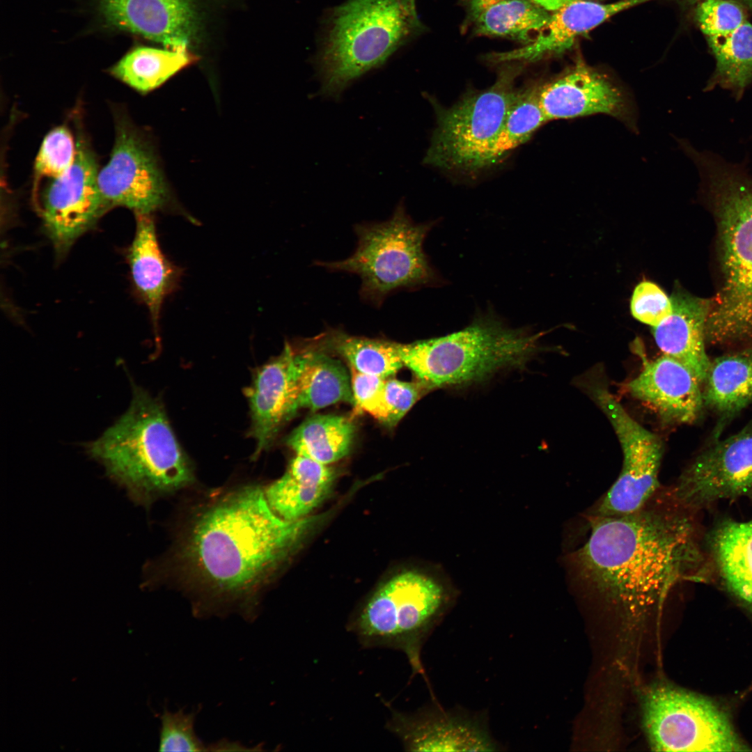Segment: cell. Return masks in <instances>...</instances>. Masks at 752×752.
Here are the masks:
<instances>
[{
  "label": "cell",
  "instance_id": "cell-31",
  "mask_svg": "<svg viewBox=\"0 0 752 752\" xmlns=\"http://www.w3.org/2000/svg\"><path fill=\"white\" fill-rule=\"evenodd\" d=\"M329 340L350 368L359 373L386 379L404 366L398 343L350 336L340 331L333 332Z\"/></svg>",
  "mask_w": 752,
  "mask_h": 752
},
{
  "label": "cell",
  "instance_id": "cell-40",
  "mask_svg": "<svg viewBox=\"0 0 752 752\" xmlns=\"http://www.w3.org/2000/svg\"><path fill=\"white\" fill-rule=\"evenodd\" d=\"M250 751V749H246L240 743L230 742V741H219L210 746H207V751Z\"/></svg>",
  "mask_w": 752,
  "mask_h": 752
},
{
  "label": "cell",
  "instance_id": "cell-41",
  "mask_svg": "<svg viewBox=\"0 0 752 752\" xmlns=\"http://www.w3.org/2000/svg\"><path fill=\"white\" fill-rule=\"evenodd\" d=\"M549 12H554L564 5L576 0H531ZM604 1V0H596Z\"/></svg>",
  "mask_w": 752,
  "mask_h": 752
},
{
  "label": "cell",
  "instance_id": "cell-26",
  "mask_svg": "<svg viewBox=\"0 0 752 752\" xmlns=\"http://www.w3.org/2000/svg\"><path fill=\"white\" fill-rule=\"evenodd\" d=\"M703 391L705 407L723 419L752 402V347L725 354L710 361Z\"/></svg>",
  "mask_w": 752,
  "mask_h": 752
},
{
  "label": "cell",
  "instance_id": "cell-4",
  "mask_svg": "<svg viewBox=\"0 0 752 752\" xmlns=\"http://www.w3.org/2000/svg\"><path fill=\"white\" fill-rule=\"evenodd\" d=\"M132 386L127 410L86 450L133 498L148 502L188 485L193 471L162 402Z\"/></svg>",
  "mask_w": 752,
  "mask_h": 752
},
{
  "label": "cell",
  "instance_id": "cell-25",
  "mask_svg": "<svg viewBox=\"0 0 752 752\" xmlns=\"http://www.w3.org/2000/svg\"><path fill=\"white\" fill-rule=\"evenodd\" d=\"M295 411L353 404L351 378L338 360L318 351L296 353Z\"/></svg>",
  "mask_w": 752,
  "mask_h": 752
},
{
  "label": "cell",
  "instance_id": "cell-29",
  "mask_svg": "<svg viewBox=\"0 0 752 752\" xmlns=\"http://www.w3.org/2000/svg\"><path fill=\"white\" fill-rule=\"evenodd\" d=\"M550 15L549 11L531 0H501L473 21L474 33L507 38L524 45L535 39Z\"/></svg>",
  "mask_w": 752,
  "mask_h": 752
},
{
  "label": "cell",
  "instance_id": "cell-23",
  "mask_svg": "<svg viewBox=\"0 0 752 752\" xmlns=\"http://www.w3.org/2000/svg\"><path fill=\"white\" fill-rule=\"evenodd\" d=\"M335 478L327 464L295 455L285 473L265 491L273 510L282 518L307 517L329 496Z\"/></svg>",
  "mask_w": 752,
  "mask_h": 752
},
{
  "label": "cell",
  "instance_id": "cell-22",
  "mask_svg": "<svg viewBox=\"0 0 752 752\" xmlns=\"http://www.w3.org/2000/svg\"><path fill=\"white\" fill-rule=\"evenodd\" d=\"M136 230L128 249V263L136 290L157 330L165 298L175 288L180 270L162 252L152 214H135Z\"/></svg>",
  "mask_w": 752,
  "mask_h": 752
},
{
  "label": "cell",
  "instance_id": "cell-3",
  "mask_svg": "<svg viewBox=\"0 0 752 752\" xmlns=\"http://www.w3.org/2000/svg\"><path fill=\"white\" fill-rule=\"evenodd\" d=\"M688 156L700 191L717 224L722 281L712 299L706 341L714 345L752 344V174L747 161L733 162L711 150L691 148Z\"/></svg>",
  "mask_w": 752,
  "mask_h": 752
},
{
  "label": "cell",
  "instance_id": "cell-24",
  "mask_svg": "<svg viewBox=\"0 0 752 752\" xmlns=\"http://www.w3.org/2000/svg\"><path fill=\"white\" fill-rule=\"evenodd\" d=\"M709 545L725 586L752 610V520L722 521L710 534Z\"/></svg>",
  "mask_w": 752,
  "mask_h": 752
},
{
  "label": "cell",
  "instance_id": "cell-1",
  "mask_svg": "<svg viewBox=\"0 0 752 752\" xmlns=\"http://www.w3.org/2000/svg\"><path fill=\"white\" fill-rule=\"evenodd\" d=\"M696 514L661 487L635 512L587 517L589 535L568 557L570 579L629 617L660 609L677 583L707 579Z\"/></svg>",
  "mask_w": 752,
  "mask_h": 752
},
{
  "label": "cell",
  "instance_id": "cell-10",
  "mask_svg": "<svg viewBox=\"0 0 752 752\" xmlns=\"http://www.w3.org/2000/svg\"><path fill=\"white\" fill-rule=\"evenodd\" d=\"M643 724L652 751H747L727 711L702 695L666 684L644 695Z\"/></svg>",
  "mask_w": 752,
  "mask_h": 752
},
{
  "label": "cell",
  "instance_id": "cell-19",
  "mask_svg": "<svg viewBox=\"0 0 752 752\" xmlns=\"http://www.w3.org/2000/svg\"><path fill=\"white\" fill-rule=\"evenodd\" d=\"M111 26L173 50H187L196 33L192 0H99Z\"/></svg>",
  "mask_w": 752,
  "mask_h": 752
},
{
  "label": "cell",
  "instance_id": "cell-11",
  "mask_svg": "<svg viewBox=\"0 0 752 752\" xmlns=\"http://www.w3.org/2000/svg\"><path fill=\"white\" fill-rule=\"evenodd\" d=\"M612 425L622 452L619 476L587 512V517L620 516L641 508L661 487L664 446L660 437L634 419L607 385L595 376L581 384Z\"/></svg>",
  "mask_w": 752,
  "mask_h": 752
},
{
  "label": "cell",
  "instance_id": "cell-32",
  "mask_svg": "<svg viewBox=\"0 0 752 752\" xmlns=\"http://www.w3.org/2000/svg\"><path fill=\"white\" fill-rule=\"evenodd\" d=\"M538 88L539 85H532L517 91L492 150V165L526 143L548 121L540 104Z\"/></svg>",
  "mask_w": 752,
  "mask_h": 752
},
{
  "label": "cell",
  "instance_id": "cell-2",
  "mask_svg": "<svg viewBox=\"0 0 752 752\" xmlns=\"http://www.w3.org/2000/svg\"><path fill=\"white\" fill-rule=\"evenodd\" d=\"M318 519H285L271 508L265 491L245 487L198 515L183 558L212 595L243 599L261 586Z\"/></svg>",
  "mask_w": 752,
  "mask_h": 752
},
{
  "label": "cell",
  "instance_id": "cell-33",
  "mask_svg": "<svg viewBox=\"0 0 752 752\" xmlns=\"http://www.w3.org/2000/svg\"><path fill=\"white\" fill-rule=\"evenodd\" d=\"M77 144L70 132L63 127L54 128L45 137L35 162L40 175L56 178L72 164Z\"/></svg>",
  "mask_w": 752,
  "mask_h": 752
},
{
  "label": "cell",
  "instance_id": "cell-6",
  "mask_svg": "<svg viewBox=\"0 0 752 752\" xmlns=\"http://www.w3.org/2000/svg\"><path fill=\"white\" fill-rule=\"evenodd\" d=\"M541 336L510 327L489 311L458 331L398 343V349L403 366L434 389L480 382L499 370L522 367L538 352Z\"/></svg>",
  "mask_w": 752,
  "mask_h": 752
},
{
  "label": "cell",
  "instance_id": "cell-39",
  "mask_svg": "<svg viewBox=\"0 0 752 752\" xmlns=\"http://www.w3.org/2000/svg\"><path fill=\"white\" fill-rule=\"evenodd\" d=\"M501 0H468L469 13L474 21L484 10Z\"/></svg>",
  "mask_w": 752,
  "mask_h": 752
},
{
  "label": "cell",
  "instance_id": "cell-35",
  "mask_svg": "<svg viewBox=\"0 0 752 752\" xmlns=\"http://www.w3.org/2000/svg\"><path fill=\"white\" fill-rule=\"evenodd\" d=\"M696 19L706 37L728 33L747 21L742 5L733 0H701Z\"/></svg>",
  "mask_w": 752,
  "mask_h": 752
},
{
  "label": "cell",
  "instance_id": "cell-21",
  "mask_svg": "<svg viewBox=\"0 0 752 752\" xmlns=\"http://www.w3.org/2000/svg\"><path fill=\"white\" fill-rule=\"evenodd\" d=\"M672 311L652 327L656 345L663 354L687 366L703 384L710 366L705 350V326L712 299L691 295L680 287L671 295Z\"/></svg>",
  "mask_w": 752,
  "mask_h": 752
},
{
  "label": "cell",
  "instance_id": "cell-16",
  "mask_svg": "<svg viewBox=\"0 0 752 752\" xmlns=\"http://www.w3.org/2000/svg\"><path fill=\"white\" fill-rule=\"evenodd\" d=\"M538 96L548 121L599 113L624 119L629 114L623 91L608 77L581 62L539 85Z\"/></svg>",
  "mask_w": 752,
  "mask_h": 752
},
{
  "label": "cell",
  "instance_id": "cell-42",
  "mask_svg": "<svg viewBox=\"0 0 752 752\" xmlns=\"http://www.w3.org/2000/svg\"><path fill=\"white\" fill-rule=\"evenodd\" d=\"M689 1H690L691 2H696V1L699 2L701 0H689ZM733 1H736L737 3H739L742 6H748V7L752 8V0H733Z\"/></svg>",
  "mask_w": 752,
  "mask_h": 752
},
{
  "label": "cell",
  "instance_id": "cell-17",
  "mask_svg": "<svg viewBox=\"0 0 752 752\" xmlns=\"http://www.w3.org/2000/svg\"><path fill=\"white\" fill-rule=\"evenodd\" d=\"M700 383L684 364L663 354L644 359L639 373L626 384L632 396L668 423H693L705 407Z\"/></svg>",
  "mask_w": 752,
  "mask_h": 752
},
{
  "label": "cell",
  "instance_id": "cell-27",
  "mask_svg": "<svg viewBox=\"0 0 752 752\" xmlns=\"http://www.w3.org/2000/svg\"><path fill=\"white\" fill-rule=\"evenodd\" d=\"M716 61L714 74L703 88H720L736 100L752 86V24L747 20L734 31L707 38Z\"/></svg>",
  "mask_w": 752,
  "mask_h": 752
},
{
  "label": "cell",
  "instance_id": "cell-12",
  "mask_svg": "<svg viewBox=\"0 0 752 752\" xmlns=\"http://www.w3.org/2000/svg\"><path fill=\"white\" fill-rule=\"evenodd\" d=\"M75 160L52 178L42 196L41 216L57 253H65L107 209L97 183L95 157L84 142H77Z\"/></svg>",
  "mask_w": 752,
  "mask_h": 752
},
{
  "label": "cell",
  "instance_id": "cell-37",
  "mask_svg": "<svg viewBox=\"0 0 752 752\" xmlns=\"http://www.w3.org/2000/svg\"><path fill=\"white\" fill-rule=\"evenodd\" d=\"M432 390L421 381L404 382L397 379H386L384 386V402L387 412L385 425H395L424 395Z\"/></svg>",
  "mask_w": 752,
  "mask_h": 752
},
{
  "label": "cell",
  "instance_id": "cell-15",
  "mask_svg": "<svg viewBox=\"0 0 752 752\" xmlns=\"http://www.w3.org/2000/svg\"><path fill=\"white\" fill-rule=\"evenodd\" d=\"M100 192L107 208L127 207L152 214L167 201L168 192L150 151L124 125L117 129L110 159L98 173Z\"/></svg>",
  "mask_w": 752,
  "mask_h": 752
},
{
  "label": "cell",
  "instance_id": "cell-34",
  "mask_svg": "<svg viewBox=\"0 0 752 752\" xmlns=\"http://www.w3.org/2000/svg\"><path fill=\"white\" fill-rule=\"evenodd\" d=\"M195 712L165 710L160 716V751H204L207 747L194 730Z\"/></svg>",
  "mask_w": 752,
  "mask_h": 752
},
{
  "label": "cell",
  "instance_id": "cell-7",
  "mask_svg": "<svg viewBox=\"0 0 752 752\" xmlns=\"http://www.w3.org/2000/svg\"><path fill=\"white\" fill-rule=\"evenodd\" d=\"M448 604L443 586L415 571L396 574L379 587L347 628L366 648L402 652L413 674L428 680L421 661L423 646L439 625Z\"/></svg>",
  "mask_w": 752,
  "mask_h": 752
},
{
  "label": "cell",
  "instance_id": "cell-30",
  "mask_svg": "<svg viewBox=\"0 0 752 752\" xmlns=\"http://www.w3.org/2000/svg\"><path fill=\"white\" fill-rule=\"evenodd\" d=\"M193 56L187 50L139 47L123 56L111 69L121 81L140 91L159 86L188 65Z\"/></svg>",
  "mask_w": 752,
  "mask_h": 752
},
{
  "label": "cell",
  "instance_id": "cell-13",
  "mask_svg": "<svg viewBox=\"0 0 752 752\" xmlns=\"http://www.w3.org/2000/svg\"><path fill=\"white\" fill-rule=\"evenodd\" d=\"M697 512L716 501L752 495V421L696 457L671 487Z\"/></svg>",
  "mask_w": 752,
  "mask_h": 752
},
{
  "label": "cell",
  "instance_id": "cell-5",
  "mask_svg": "<svg viewBox=\"0 0 752 752\" xmlns=\"http://www.w3.org/2000/svg\"><path fill=\"white\" fill-rule=\"evenodd\" d=\"M423 29L416 0H347L334 8L314 60L322 94L338 98Z\"/></svg>",
  "mask_w": 752,
  "mask_h": 752
},
{
  "label": "cell",
  "instance_id": "cell-9",
  "mask_svg": "<svg viewBox=\"0 0 752 752\" xmlns=\"http://www.w3.org/2000/svg\"><path fill=\"white\" fill-rule=\"evenodd\" d=\"M523 66L510 63L491 86L439 111L424 163L468 174L492 166V150L515 98V82Z\"/></svg>",
  "mask_w": 752,
  "mask_h": 752
},
{
  "label": "cell",
  "instance_id": "cell-20",
  "mask_svg": "<svg viewBox=\"0 0 752 752\" xmlns=\"http://www.w3.org/2000/svg\"><path fill=\"white\" fill-rule=\"evenodd\" d=\"M296 352L286 345L279 357L258 370L246 390L255 458L271 445L281 425L296 413Z\"/></svg>",
  "mask_w": 752,
  "mask_h": 752
},
{
  "label": "cell",
  "instance_id": "cell-28",
  "mask_svg": "<svg viewBox=\"0 0 752 752\" xmlns=\"http://www.w3.org/2000/svg\"><path fill=\"white\" fill-rule=\"evenodd\" d=\"M355 432V423L351 418L316 414L302 422L286 442L297 455L329 465L348 455Z\"/></svg>",
  "mask_w": 752,
  "mask_h": 752
},
{
  "label": "cell",
  "instance_id": "cell-18",
  "mask_svg": "<svg viewBox=\"0 0 752 752\" xmlns=\"http://www.w3.org/2000/svg\"><path fill=\"white\" fill-rule=\"evenodd\" d=\"M651 0H619L602 3L576 0L552 12L546 25L529 44L517 49L489 54L496 63H528L570 49L576 39L620 12Z\"/></svg>",
  "mask_w": 752,
  "mask_h": 752
},
{
  "label": "cell",
  "instance_id": "cell-8",
  "mask_svg": "<svg viewBox=\"0 0 752 752\" xmlns=\"http://www.w3.org/2000/svg\"><path fill=\"white\" fill-rule=\"evenodd\" d=\"M431 226L414 222L400 203L387 221L355 226L358 241L352 256L340 261L315 264L330 272L358 275L361 299L379 307L397 290L434 281V271L423 248Z\"/></svg>",
  "mask_w": 752,
  "mask_h": 752
},
{
  "label": "cell",
  "instance_id": "cell-36",
  "mask_svg": "<svg viewBox=\"0 0 752 752\" xmlns=\"http://www.w3.org/2000/svg\"><path fill=\"white\" fill-rule=\"evenodd\" d=\"M630 310L635 319L654 327L671 314V297L656 283L643 281L634 290Z\"/></svg>",
  "mask_w": 752,
  "mask_h": 752
},
{
  "label": "cell",
  "instance_id": "cell-14",
  "mask_svg": "<svg viewBox=\"0 0 752 752\" xmlns=\"http://www.w3.org/2000/svg\"><path fill=\"white\" fill-rule=\"evenodd\" d=\"M412 713L393 710L386 727L407 751H495L501 745L492 736L487 714L460 707L446 709L432 698Z\"/></svg>",
  "mask_w": 752,
  "mask_h": 752
},
{
  "label": "cell",
  "instance_id": "cell-38",
  "mask_svg": "<svg viewBox=\"0 0 752 752\" xmlns=\"http://www.w3.org/2000/svg\"><path fill=\"white\" fill-rule=\"evenodd\" d=\"M350 378L356 409L385 424L387 412L384 402V386L386 378L361 373L352 368Z\"/></svg>",
  "mask_w": 752,
  "mask_h": 752
}]
</instances>
